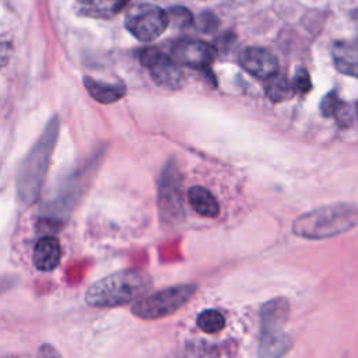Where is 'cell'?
<instances>
[{
    "label": "cell",
    "instance_id": "1",
    "mask_svg": "<svg viewBox=\"0 0 358 358\" xmlns=\"http://www.w3.org/2000/svg\"><path fill=\"white\" fill-rule=\"evenodd\" d=\"M151 287L152 278L145 270L126 268L94 282L87 289L85 301L95 308L122 306L145 296Z\"/></svg>",
    "mask_w": 358,
    "mask_h": 358
},
{
    "label": "cell",
    "instance_id": "2",
    "mask_svg": "<svg viewBox=\"0 0 358 358\" xmlns=\"http://www.w3.org/2000/svg\"><path fill=\"white\" fill-rule=\"evenodd\" d=\"M358 225V206L338 203L319 207L298 217L292 232L305 239H326L344 234Z\"/></svg>",
    "mask_w": 358,
    "mask_h": 358
},
{
    "label": "cell",
    "instance_id": "3",
    "mask_svg": "<svg viewBox=\"0 0 358 358\" xmlns=\"http://www.w3.org/2000/svg\"><path fill=\"white\" fill-rule=\"evenodd\" d=\"M57 133L59 120L57 117H53L21 164L17 189L20 199L27 203L34 201L41 192L42 182L53 152V147L56 144Z\"/></svg>",
    "mask_w": 358,
    "mask_h": 358
},
{
    "label": "cell",
    "instance_id": "4",
    "mask_svg": "<svg viewBox=\"0 0 358 358\" xmlns=\"http://www.w3.org/2000/svg\"><path fill=\"white\" fill-rule=\"evenodd\" d=\"M197 292L194 284H180L147 294L131 305L134 316L144 320H155L169 316L185 306Z\"/></svg>",
    "mask_w": 358,
    "mask_h": 358
},
{
    "label": "cell",
    "instance_id": "5",
    "mask_svg": "<svg viewBox=\"0 0 358 358\" xmlns=\"http://www.w3.org/2000/svg\"><path fill=\"white\" fill-rule=\"evenodd\" d=\"M126 28L138 41L148 42L158 38L168 27V15L152 4H137L126 14Z\"/></svg>",
    "mask_w": 358,
    "mask_h": 358
},
{
    "label": "cell",
    "instance_id": "6",
    "mask_svg": "<svg viewBox=\"0 0 358 358\" xmlns=\"http://www.w3.org/2000/svg\"><path fill=\"white\" fill-rule=\"evenodd\" d=\"M158 207L161 221L164 224L172 225L183 218L180 173L175 164H168L161 173L158 186Z\"/></svg>",
    "mask_w": 358,
    "mask_h": 358
},
{
    "label": "cell",
    "instance_id": "7",
    "mask_svg": "<svg viewBox=\"0 0 358 358\" xmlns=\"http://www.w3.org/2000/svg\"><path fill=\"white\" fill-rule=\"evenodd\" d=\"M140 62L150 70L155 84L164 88L176 90L185 77L179 64L166 53L157 48H145L140 52Z\"/></svg>",
    "mask_w": 358,
    "mask_h": 358
},
{
    "label": "cell",
    "instance_id": "8",
    "mask_svg": "<svg viewBox=\"0 0 358 358\" xmlns=\"http://www.w3.org/2000/svg\"><path fill=\"white\" fill-rule=\"evenodd\" d=\"M217 56V49L203 41L180 39L172 46L171 57L178 64H185L192 69L207 70Z\"/></svg>",
    "mask_w": 358,
    "mask_h": 358
},
{
    "label": "cell",
    "instance_id": "9",
    "mask_svg": "<svg viewBox=\"0 0 358 358\" xmlns=\"http://www.w3.org/2000/svg\"><path fill=\"white\" fill-rule=\"evenodd\" d=\"M241 66L252 76L267 80L277 73V59L268 50L262 48H246L239 55Z\"/></svg>",
    "mask_w": 358,
    "mask_h": 358
},
{
    "label": "cell",
    "instance_id": "10",
    "mask_svg": "<svg viewBox=\"0 0 358 358\" xmlns=\"http://www.w3.org/2000/svg\"><path fill=\"white\" fill-rule=\"evenodd\" d=\"M289 312L291 308L287 298L277 296L267 301L260 308V331L282 330L288 322Z\"/></svg>",
    "mask_w": 358,
    "mask_h": 358
},
{
    "label": "cell",
    "instance_id": "11",
    "mask_svg": "<svg viewBox=\"0 0 358 358\" xmlns=\"http://www.w3.org/2000/svg\"><path fill=\"white\" fill-rule=\"evenodd\" d=\"M292 338L284 330L260 331L257 357L259 358H284L292 348Z\"/></svg>",
    "mask_w": 358,
    "mask_h": 358
},
{
    "label": "cell",
    "instance_id": "12",
    "mask_svg": "<svg viewBox=\"0 0 358 358\" xmlns=\"http://www.w3.org/2000/svg\"><path fill=\"white\" fill-rule=\"evenodd\" d=\"M336 69L347 76L358 77V42L338 41L331 48Z\"/></svg>",
    "mask_w": 358,
    "mask_h": 358
},
{
    "label": "cell",
    "instance_id": "13",
    "mask_svg": "<svg viewBox=\"0 0 358 358\" xmlns=\"http://www.w3.org/2000/svg\"><path fill=\"white\" fill-rule=\"evenodd\" d=\"M62 250L60 243L53 236L41 238L34 249V264L41 271H50L57 267Z\"/></svg>",
    "mask_w": 358,
    "mask_h": 358
},
{
    "label": "cell",
    "instance_id": "14",
    "mask_svg": "<svg viewBox=\"0 0 358 358\" xmlns=\"http://www.w3.org/2000/svg\"><path fill=\"white\" fill-rule=\"evenodd\" d=\"M187 200L192 208L207 218H215L220 214V204L210 190L201 186H193L187 192Z\"/></svg>",
    "mask_w": 358,
    "mask_h": 358
},
{
    "label": "cell",
    "instance_id": "15",
    "mask_svg": "<svg viewBox=\"0 0 358 358\" xmlns=\"http://www.w3.org/2000/svg\"><path fill=\"white\" fill-rule=\"evenodd\" d=\"M84 85H85L87 91L90 92V95L101 103L116 102L126 92L123 85L103 83V81H98V80H94V78H90V77L84 78Z\"/></svg>",
    "mask_w": 358,
    "mask_h": 358
},
{
    "label": "cell",
    "instance_id": "16",
    "mask_svg": "<svg viewBox=\"0 0 358 358\" xmlns=\"http://www.w3.org/2000/svg\"><path fill=\"white\" fill-rule=\"evenodd\" d=\"M320 110L323 116L336 117L338 124L341 126H348L352 120V113L350 110V106L338 98L336 91H330L329 94H326V96L322 99Z\"/></svg>",
    "mask_w": 358,
    "mask_h": 358
},
{
    "label": "cell",
    "instance_id": "17",
    "mask_svg": "<svg viewBox=\"0 0 358 358\" xmlns=\"http://www.w3.org/2000/svg\"><path fill=\"white\" fill-rule=\"evenodd\" d=\"M266 94L271 102L278 103L291 99L295 95V88L294 84L284 74L275 73L274 76L267 78Z\"/></svg>",
    "mask_w": 358,
    "mask_h": 358
},
{
    "label": "cell",
    "instance_id": "18",
    "mask_svg": "<svg viewBox=\"0 0 358 358\" xmlns=\"http://www.w3.org/2000/svg\"><path fill=\"white\" fill-rule=\"evenodd\" d=\"M197 326L207 334L218 333L225 326L224 315L217 309L203 310L197 317Z\"/></svg>",
    "mask_w": 358,
    "mask_h": 358
},
{
    "label": "cell",
    "instance_id": "19",
    "mask_svg": "<svg viewBox=\"0 0 358 358\" xmlns=\"http://www.w3.org/2000/svg\"><path fill=\"white\" fill-rule=\"evenodd\" d=\"M130 0H91L88 1L87 14L92 15H112L119 13Z\"/></svg>",
    "mask_w": 358,
    "mask_h": 358
},
{
    "label": "cell",
    "instance_id": "20",
    "mask_svg": "<svg viewBox=\"0 0 358 358\" xmlns=\"http://www.w3.org/2000/svg\"><path fill=\"white\" fill-rule=\"evenodd\" d=\"M166 15H168V21L172 22L175 27H179V28H186L193 22L192 13L185 7L169 8L166 11Z\"/></svg>",
    "mask_w": 358,
    "mask_h": 358
},
{
    "label": "cell",
    "instance_id": "21",
    "mask_svg": "<svg viewBox=\"0 0 358 358\" xmlns=\"http://www.w3.org/2000/svg\"><path fill=\"white\" fill-rule=\"evenodd\" d=\"M292 84H294L295 92H299V94L309 92L310 88H312V81H310V76H309L308 70L303 69V67L296 69Z\"/></svg>",
    "mask_w": 358,
    "mask_h": 358
},
{
    "label": "cell",
    "instance_id": "22",
    "mask_svg": "<svg viewBox=\"0 0 358 358\" xmlns=\"http://www.w3.org/2000/svg\"><path fill=\"white\" fill-rule=\"evenodd\" d=\"M200 25L203 31H213L218 25V20L211 13H204L200 15Z\"/></svg>",
    "mask_w": 358,
    "mask_h": 358
},
{
    "label": "cell",
    "instance_id": "23",
    "mask_svg": "<svg viewBox=\"0 0 358 358\" xmlns=\"http://www.w3.org/2000/svg\"><path fill=\"white\" fill-rule=\"evenodd\" d=\"M36 358H62L60 352L50 344H42L38 350Z\"/></svg>",
    "mask_w": 358,
    "mask_h": 358
},
{
    "label": "cell",
    "instance_id": "24",
    "mask_svg": "<svg viewBox=\"0 0 358 358\" xmlns=\"http://www.w3.org/2000/svg\"><path fill=\"white\" fill-rule=\"evenodd\" d=\"M10 56V42L0 35V67L7 62Z\"/></svg>",
    "mask_w": 358,
    "mask_h": 358
},
{
    "label": "cell",
    "instance_id": "25",
    "mask_svg": "<svg viewBox=\"0 0 358 358\" xmlns=\"http://www.w3.org/2000/svg\"><path fill=\"white\" fill-rule=\"evenodd\" d=\"M355 106H357V117H358V102H357V105H355Z\"/></svg>",
    "mask_w": 358,
    "mask_h": 358
}]
</instances>
